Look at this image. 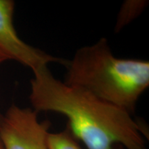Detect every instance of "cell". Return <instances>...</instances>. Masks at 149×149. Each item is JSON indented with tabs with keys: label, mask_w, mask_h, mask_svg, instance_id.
Segmentation results:
<instances>
[{
	"label": "cell",
	"mask_w": 149,
	"mask_h": 149,
	"mask_svg": "<svg viewBox=\"0 0 149 149\" xmlns=\"http://www.w3.org/2000/svg\"><path fill=\"white\" fill-rule=\"evenodd\" d=\"M29 99L33 109L66 117L77 140L88 149H147L146 128L127 111L54 77L48 66L32 70Z\"/></svg>",
	"instance_id": "cell-1"
},
{
	"label": "cell",
	"mask_w": 149,
	"mask_h": 149,
	"mask_svg": "<svg viewBox=\"0 0 149 149\" xmlns=\"http://www.w3.org/2000/svg\"><path fill=\"white\" fill-rule=\"evenodd\" d=\"M65 67L66 84L87 91L132 115L149 86L148 61L115 57L104 37L79 48Z\"/></svg>",
	"instance_id": "cell-2"
},
{
	"label": "cell",
	"mask_w": 149,
	"mask_h": 149,
	"mask_svg": "<svg viewBox=\"0 0 149 149\" xmlns=\"http://www.w3.org/2000/svg\"><path fill=\"white\" fill-rule=\"evenodd\" d=\"M50 126L49 121H39L35 110L13 104L3 115L0 140L4 149H49Z\"/></svg>",
	"instance_id": "cell-3"
},
{
	"label": "cell",
	"mask_w": 149,
	"mask_h": 149,
	"mask_svg": "<svg viewBox=\"0 0 149 149\" xmlns=\"http://www.w3.org/2000/svg\"><path fill=\"white\" fill-rule=\"evenodd\" d=\"M15 2L0 0V51L13 59L33 70L50 63L66 66L68 60L53 57L26 44L18 36L13 24Z\"/></svg>",
	"instance_id": "cell-4"
},
{
	"label": "cell",
	"mask_w": 149,
	"mask_h": 149,
	"mask_svg": "<svg viewBox=\"0 0 149 149\" xmlns=\"http://www.w3.org/2000/svg\"><path fill=\"white\" fill-rule=\"evenodd\" d=\"M148 1L142 0H128L125 1L121 7L117 16L115 32H119L141 15L146 8Z\"/></svg>",
	"instance_id": "cell-5"
},
{
	"label": "cell",
	"mask_w": 149,
	"mask_h": 149,
	"mask_svg": "<svg viewBox=\"0 0 149 149\" xmlns=\"http://www.w3.org/2000/svg\"><path fill=\"white\" fill-rule=\"evenodd\" d=\"M48 146L49 149H81L69 128L58 133H51L48 136Z\"/></svg>",
	"instance_id": "cell-6"
},
{
	"label": "cell",
	"mask_w": 149,
	"mask_h": 149,
	"mask_svg": "<svg viewBox=\"0 0 149 149\" xmlns=\"http://www.w3.org/2000/svg\"><path fill=\"white\" fill-rule=\"evenodd\" d=\"M9 60V58L5 55L4 53H3L2 52L0 51V64H2L4 61Z\"/></svg>",
	"instance_id": "cell-7"
},
{
	"label": "cell",
	"mask_w": 149,
	"mask_h": 149,
	"mask_svg": "<svg viewBox=\"0 0 149 149\" xmlns=\"http://www.w3.org/2000/svg\"><path fill=\"white\" fill-rule=\"evenodd\" d=\"M3 115L1 114V112H0V125H1V122H2V120H3Z\"/></svg>",
	"instance_id": "cell-8"
},
{
	"label": "cell",
	"mask_w": 149,
	"mask_h": 149,
	"mask_svg": "<svg viewBox=\"0 0 149 149\" xmlns=\"http://www.w3.org/2000/svg\"><path fill=\"white\" fill-rule=\"evenodd\" d=\"M0 149H4V148H3V146L2 143H1V140H0Z\"/></svg>",
	"instance_id": "cell-9"
}]
</instances>
